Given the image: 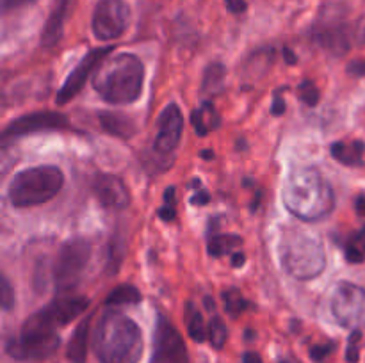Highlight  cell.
<instances>
[{"label": "cell", "mask_w": 365, "mask_h": 363, "mask_svg": "<svg viewBox=\"0 0 365 363\" xmlns=\"http://www.w3.org/2000/svg\"><path fill=\"white\" fill-rule=\"evenodd\" d=\"M284 205L303 221H319L334 210V189L316 167L291 171L284 184Z\"/></svg>", "instance_id": "1"}, {"label": "cell", "mask_w": 365, "mask_h": 363, "mask_svg": "<svg viewBox=\"0 0 365 363\" xmlns=\"http://www.w3.org/2000/svg\"><path fill=\"white\" fill-rule=\"evenodd\" d=\"M93 347L102 363H138L143 354L141 330L125 313L107 310L95 330Z\"/></svg>", "instance_id": "2"}, {"label": "cell", "mask_w": 365, "mask_h": 363, "mask_svg": "<svg viewBox=\"0 0 365 363\" xmlns=\"http://www.w3.org/2000/svg\"><path fill=\"white\" fill-rule=\"evenodd\" d=\"M145 68L134 53L121 52L107 57L93 73V88L106 102L132 103L143 91Z\"/></svg>", "instance_id": "3"}, {"label": "cell", "mask_w": 365, "mask_h": 363, "mask_svg": "<svg viewBox=\"0 0 365 363\" xmlns=\"http://www.w3.org/2000/svg\"><path fill=\"white\" fill-rule=\"evenodd\" d=\"M280 258L284 269L296 280H312L327 267L323 242L307 231H287L280 246Z\"/></svg>", "instance_id": "4"}, {"label": "cell", "mask_w": 365, "mask_h": 363, "mask_svg": "<svg viewBox=\"0 0 365 363\" xmlns=\"http://www.w3.org/2000/svg\"><path fill=\"white\" fill-rule=\"evenodd\" d=\"M64 174L57 166H36L14 174L9 184L11 205L16 209L43 205L63 189Z\"/></svg>", "instance_id": "5"}, {"label": "cell", "mask_w": 365, "mask_h": 363, "mask_svg": "<svg viewBox=\"0 0 365 363\" xmlns=\"http://www.w3.org/2000/svg\"><path fill=\"white\" fill-rule=\"evenodd\" d=\"M59 344L57 327L39 310L25 320L18 337L7 340L6 351L14 359H45L57 351Z\"/></svg>", "instance_id": "6"}, {"label": "cell", "mask_w": 365, "mask_h": 363, "mask_svg": "<svg viewBox=\"0 0 365 363\" xmlns=\"http://www.w3.org/2000/svg\"><path fill=\"white\" fill-rule=\"evenodd\" d=\"M91 244L86 238L68 241L57 253L53 263V285L59 294H68L81 283V278L91 260Z\"/></svg>", "instance_id": "7"}, {"label": "cell", "mask_w": 365, "mask_h": 363, "mask_svg": "<svg viewBox=\"0 0 365 363\" xmlns=\"http://www.w3.org/2000/svg\"><path fill=\"white\" fill-rule=\"evenodd\" d=\"M331 313L344 327H365V288L342 281L331 298Z\"/></svg>", "instance_id": "8"}, {"label": "cell", "mask_w": 365, "mask_h": 363, "mask_svg": "<svg viewBox=\"0 0 365 363\" xmlns=\"http://www.w3.org/2000/svg\"><path fill=\"white\" fill-rule=\"evenodd\" d=\"M130 23V7L125 0H100L93 13V32L100 41L118 39Z\"/></svg>", "instance_id": "9"}, {"label": "cell", "mask_w": 365, "mask_h": 363, "mask_svg": "<svg viewBox=\"0 0 365 363\" xmlns=\"http://www.w3.org/2000/svg\"><path fill=\"white\" fill-rule=\"evenodd\" d=\"M155 363H189L187 347L177 327L164 315L157 319L155 331Z\"/></svg>", "instance_id": "10"}, {"label": "cell", "mask_w": 365, "mask_h": 363, "mask_svg": "<svg viewBox=\"0 0 365 363\" xmlns=\"http://www.w3.org/2000/svg\"><path fill=\"white\" fill-rule=\"evenodd\" d=\"M110 52H113V48H110V46H106V48H95L89 53H86L84 59H82L81 63L77 64V68L68 75L63 88L57 91L56 102L59 103V105H64V103H68L70 100H73L75 96L81 93V89L84 88L86 80L91 77L93 71H96V68L109 57Z\"/></svg>", "instance_id": "11"}, {"label": "cell", "mask_w": 365, "mask_h": 363, "mask_svg": "<svg viewBox=\"0 0 365 363\" xmlns=\"http://www.w3.org/2000/svg\"><path fill=\"white\" fill-rule=\"evenodd\" d=\"M184 132V116L180 107L170 103L157 117V135L153 139V152L159 155H171L178 146Z\"/></svg>", "instance_id": "12"}, {"label": "cell", "mask_w": 365, "mask_h": 363, "mask_svg": "<svg viewBox=\"0 0 365 363\" xmlns=\"http://www.w3.org/2000/svg\"><path fill=\"white\" fill-rule=\"evenodd\" d=\"M64 128H70V121L64 114L56 112V110H38V112L25 114V116L11 121L2 135L4 139H11L32 134V132L64 130Z\"/></svg>", "instance_id": "13"}, {"label": "cell", "mask_w": 365, "mask_h": 363, "mask_svg": "<svg viewBox=\"0 0 365 363\" xmlns=\"http://www.w3.org/2000/svg\"><path fill=\"white\" fill-rule=\"evenodd\" d=\"M96 199L109 210H123L130 203V192L123 180L114 174H96L93 180Z\"/></svg>", "instance_id": "14"}, {"label": "cell", "mask_w": 365, "mask_h": 363, "mask_svg": "<svg viewBox=\"0 0 365 363\" xmlns=\"http://www.w3.org/2000/svg\"><path fill=\"white\" fill-rule=\"evenodd\" d=\"M89 308V299L84 295H59L43 308L45 315L56 327L66 326Z\"/></svg>", "instance_id": "15"}, {"label": "cell", "mask_w": 365, "mask_h": 363, "mask_svg": "<svg viewBox=\"0 0 365 363\" xmlns=\"http://www.w3.org/2000/svg\"><path fill=\"white\" fill-rule=\"evenodd\" d=\"M314 36L324 50L334 53H342L349 48V32L344 21H321L316 25Z\"/></svg>", "instance_id": "16"}, {"label": "cell", "mask_w": 365, "mask_h": 363, "mask_svg": "<svg viewBox=\"0 0 365 363\" xmlns=\"http://www.w3.org/2000/svg\"><path fill=\"white\" fill-rule=\"evenodd\" d=\"M71 4H73V0H53L52 11H50L48 20H46L45 28L41 32V45L45 48H52L63 38L64 23H66V18L70 14Z\"/></svg>", "instance_id": "17"}, {"label": "cell", "mask_w": 365, "mask_h": 363, "mask_svg": "<svg viewBox=\"0 0 365 363\" xmlns=\"http://www.w3.org/2000/svg\"><path fill=\"white\" fill-rule=\"evenodd\" d=\"M100 127L107 132V134L114 135L120 139H130L134 137L138 127L135 121L130 116L123 112H114V110H102L98 114Z\"/></svg>", "instance_id": "18"}, {"label": "cell", "mask_w": 365, "mask_h": 363, "mask_svg": "<svg viewBox=\"0 0 365 363\" xmlns=\"http://www.w3.org/2000/svg\"><path fill=\"white\" fill-rule=\"evenodd\" d=\"M365 144L359 139L355 141H339L331 144V155L344 166H360L364 162Z\"/></svg>", "instance_id": "19"}, {"label": "cell", "mask_w": 365, "mask_h": 363, "mask_svg": "<svg viewBox=\"0 0 365 363\" xmlns=\"http://www.w3.org/2000/svg\"><path fill=\"white\" fill-rule=\"evenodd\" d=\"M89 322L91 319L82 320L77 330L71 335V340L68 344V359L71 363H84L88 358V340H89Z\"/></svg>", "instance_id": "20"}, {"label": "cell", "mask_w": 365, "mask_h": 363, "mask_svg": "<svg viewBox=\"0 0 365 363\" xmlns=\"http://www.w3.org/2000/svg\"><path fill=\"white\" fill-rule=\"evenodd\" d=\"M192 125L198 135H207L209 132L216 130L220 127V114L214 109L210 102H203L198 109L192 112Z\"/></svg>", "instance_id": "21"}, {"label": "cell", "mask_w": 365, "mask_h": 363, "mask_svg": "<svg viewBox=\"0 0 365 363\" xmlns=\"http://www.w3.org/2000/svg\"><path fill=\"white\" fill-rule=\"evenodd\" d=\"M227 68L221 63H210L203 71L202 93L203 95H220L225 88Z\"/></svg>", "instance_id": "22"}, {"label": "cell", "mask_w": 365, "mask_h": 363, "mask_svg": "<svg viewBox=\"0 0 365 363\" xmlns=\"http://www.w3.org/2000/svg\"><path fill=\"white\" fill-rule=\"evenodd\" d=\"M185 324H187L189 337L195 342H203L207 338V327L203 322V315L192 301L185 305Z\"/></svg>", "instance_id": "23"}, {"label": "cell", "mask_w": 365, "mask_h": 363, "mask_svg": "<svg viewBox=\"0 0 365 363\" xmlns=\"http://www.w3.org/2000/svg\"><path fill=\"white\" fill-rule=\"evenodd\" d=\"M241 244L242 238L239 235H216V237L209 241V253L216 256V258H220V256H225L234 251V249H237Z\"/></svg>", "instance_id": "24"}, {"label": "cell", "mask_w": 365, "mask_h": 363, "mask_svg": "<svg viewBox=\"0 0 365 363\" xmlns=\"http://www.w3.org/2000/svg\"><path fill=\"white\" fill-rule=\"evenodd\" d=\"M141 301V292L134 285H120L110 290L107 305H135Z\"/></svg>", "instance_id": "25"}, {"label": "cell", "mask_w": 365, "mask_h": 363, "mask_svg": "<svg viewBox=\"0 0 365 363\" xmlns=\"http://www.w3.org/2000/svg\"><path fill=\"white\" fill-rule=\"evenodd\" d=\"M346 258L351 263H362L365 260V226L349 237L344 246Z\"/></svg>", "instance_id": "26"}, {"label": "cell", "mask_w": 365, "mask_h": 363, "mask_svg": "<svg viewBox=\"0 0 365 363\" xmlns=\"http://www.w3.org/2000/svg\"><path fill=\"white\" fill-rule=\"evenodd\" d=\"M207 338L210 340L212 347L216 349H223V345L227 344V338H228V330H227V324L221 317H212L207 326Z\"/></svg>", "instance_id": "27"}, {"label": "cell", "mask_w": 365, "mask_h": 363, "mask_svg": "<svg viewBox=\"0 0 365 363\" xmlns=\"http://www.w3.org/2000/svg\"><path fill=\"white\" fill-rule=\"evenodd\" d=\"M223 302L225 310L228 312V315L239 317L246 310L248 302H246L245 295L241 294V290L237 288H228V290L223 292Z\"/></svg>", "instance_id": "28"}, {"label": "cell", "mask_w": 365, "mask_h": 363, "mask_svg": "<svg viewBox=\"0 0 365 363\" xmlns=\"http://www.w3.org/2000/svg\"><path fill=\"white\" fill-rule=\"evenodd\" d=\"M298 93H299V100H302L305 105L314 107L317 105V102H319V89H317V85L314 84L312 80H303L302 84H299Z\"/></svg>", "instance_id": "29"}, {"label": "cell", "mask_w": 365, "mask_h": 363, "mask_svg": "<svg viewBox=\"0 0 365 363\" xmlns=\"http://www.w3.org/2000/svg\"><path fill=\"white\" fill-rule=\"evenodd\" d=\"M159 217L166 223L175 219V187H168L164 192V205L159 209Z\"/></svg>", "instance_id": "30"}, {"label": "cell", "mask_w": 365, "mask_h": 363, "mask_svg": "<svg viewBox=\"0 0 365 363\" xmlns=\"http://www.w3.org/2000/svg\"><path fill=\"white\" fill-rule=\"evenodd\" d=\"M360 338H362V331L355 330L349 337L348 349H346V359L349 363H356L360 359Z\"/></svg>", "instance_id": "31"}, {"label": "cell", "mask_w": 365, "mask_h": 363, "mask_svg": "<svg viewBox=\"0 0 365 363\" xmlns=\"http://www.w3.org/2000/svg\"><path fill=\"white\" fill-rule=\"evenodd\" d=\"M0 295H2V308L6 310H11L14 306V290L13 287H11L9 280H7L6 276H2V280H0Z\"/></svg>", "instance_id": "32"}, {"label": "cell", "mask_w": 365, "mask_h": 363, "mask_svg": "<svg viewBox=\"0 0 365 363\" xmlns=\"http://www.w3.org/2000/svg\"><path fill=\"white\" fill-rule=\"evenodd\" d=\"M331 349H334V345H331V344L316 345V347L312 349V352H310V354H312V358H314V359H317V362H321V359H323L324 356L330 354Z\"/></svg>", "instance_id": "33"}, {"label": "cell", "mask_w": 365, "mask_h": 363, "mask_svg": "<svg viewBox=\"0 0 365 363\" xmlns=\"http://www.w3.org/2000/svg\"><path fill=\"white\" fill-rule=\"evenodd\" d=\"M225 2H227L228 11H232V13H235V14L245 13V9H246L245 0H225Z\"/></svg>", "instance_id": "34"}, {"label": "cell", "mask_w": 365, "mask_h": 363, "mask_svg": "<svg viewBox=\"0 0 365 363\" xmlns=\"http://www.w3.org/2000/svg\"><path fill=\"white\" fill-rule=\"evenodd\" d=\"M32 0H2V9L6 11H13L16 9V7H21L25 6V4H31Z\"/></svg>", "instance_id": "35"}, {"label": "cell", "mask_w": 365, "mask_h": 363, "mask_svg": "<svg viewBox=\"0 0 365 363\" xmlns=\"http://www.w3.org/2000/svg\"><path fill=\"white\" fill-rule=\"evenodd\" d=\"M209 201H210V196H209V192H207V191H198L191 198L192 205H207Z\"/></svg>", "instance_id": "36"}, {"label": "cell", "mask_w": 365, "mask_h": 363, "mask_svg": "<svg viewBox=\"0 0 365 363\" xmlns=\"http://www.w3.org/2000/svg\"><path fill=\"white\" fill-rule=\"evenodd\" d=\"M271 112L274 114V116H282V114L285 112V102L280 98V96H277L273 102V105H271Z\"/></svg>", "instance_id": "37"}, {"label": "cell", "mask_w": 365, "mask_h": 363, "mask_svg": "<svg viewBox=\"0 0 365 363\" xmlns=\"http://www.w3.org/2000/svg\"><path fill=\"white\" fill-rule=\"evenodd\" d=\"M242 363H262V358H260L259 352H245V356H242Z\"/></svg>", "instance_id": "38"}, {"label": "cell", "mask_w": 365, "mask_h": 363, "mask_svg": "<svg viewBox=\"0 0 365 363\" xmlns=\"http://www.w3.org/2000/svg\"><path fill=\"white\" fill-rule=\"evenodd\" d=\"M246 262V256L242 251H235L234 255H232V265L234 267H242V263Z\"/></svg>", "instance_id": "39"}, {"label": "cell", "mask_w": 365, "mask_h": 363, "mask_svg": "<svg viewBox=\"0 0 365 363\" xmlns=\"http://www.w3.org/2000/svg\"><path fill=\"white\" fill-rule=\"evenodd\" d=\"M284 56H285V59H287L289 64H296V63H298V59H296V56H294V53H292L291 48H285L284 50Z\"/></svg>", "instance_id": "40"}, {"label": "cell", "mask_w": 365, "mask_h": 363, "mask_svg": "<svg viewBox=\"0 0 365 363\" xmlns=\"http://www.w3.org/2000/svg\"><path fill=\"white\" fill-rule=\"evenodd\" d=\"M200 157H203V159L210 160V159H214V153L210 152V149H203V152L200 153Z\"/></svg>", "instance_id": "41"}, {"label": "cell", "mask_w": 365, "mask_h": 363, "mask_svg": "<svg viewBox=\"0 0 365 363\" xmlns=\"http://www.w3.org/2000/svg\"><path fill=\"white\" fill-rule=\"evenodd\" d=\"M280 363H294V362H291V359H282Z\"/></svg>", "instance_id": "42"}]
</instances>
